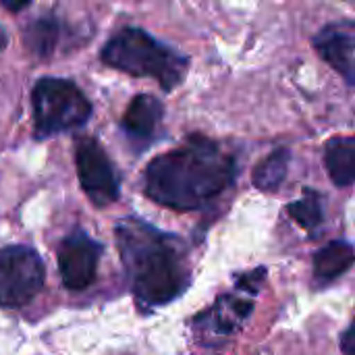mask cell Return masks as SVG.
Segmentation results:
<instances>
[{
	"instance_id": "cell-1",
	"label": "cell",
	"mask_w": 355,
	"mask_h": 355,
	"mask_svg": "<svg viewBox=\"0 0 355 355\" xmlns=\"http://www.w3.org/2000/svg\"><path fill=\"white\" fill-rule=\"evenodd\" d=\"M235 177V158L212 139L196 133L148 164L144 191L156 204L187 212L223 193Z\"/></svg>"
},
{
	"instance_id": "cell-2",
	"label": "cell",
	"mask_w": 355,
	"mask_h": 355,
	"mask_svg": "<svg viewBox=\"0 0 355 355\" xmlns=\"http://www.w3.org/2000/svg\"><path fill=\"white\" fill-rule=\"evenodd\" d=\"M114 237L129 287L141 308L166 306L185 293L191 272L181 239L137 218L121 220Z\"/></svg>"
},
{
	"instance_id": "cell-3",
	"label": "cell",
	"mask_w": 355,
	"mask_h": 355,
	"mask_svg": "<svg viewBox=\"0 0 355 355\" xmlns=\"http://www.w3.org/2000/svg\"><path fill=\"white\" fill-rule=\"evenodd\" d=\"M102 62L135 77H152L162 89L177 87L189 67V58L158 42L139 27H125L112 35L100 54Z\"/></svg>"
},
{
	"instance_id": "cell-4",
	"label": "cell",
	"mask_w": 355,
	"mask_h": 355,
	"mask_svg": "<svg viewBox=\"0 0 355 355\" xmlns=\"http://www.w3.org/2000/svg\"><path fill=\"white\" fill-rule=\"evenodd\" d=\"M31 104L37 139L79 129L92 116V102L71 79L42 77L31 92Z\"/></svg>"
},
{
	"instance_id": "cell-5",
	"label": "cell",
	"mask_w": 355,
	"mask_h": 355,
	"mask_svg": "<svg viewBox=\"0 0 355 355\" xmlns=\"http://www.w3.org/2000/svg\"><path fill=\"white\" fill-rule=\"evenodd\" d=\"M46 266L40 254L27 245L0 250V306L17 310L27 306L44 287Z\"/></svg>"
},
{
	"instance_id": "cell-6",
	"label": "cell",
	"mask_w": 355,
	"mask_h": 355,
	"mask_svg": "<svg viewBox=\"0 0 355 355\" xmlns=\"http://www.w3.org/2000/svg\"><path fill=\"white\" fill-rule=\"evenodd\" d=\"M81 189L94 206H110L119 200V177L104 148L94 137H81L75 150Z\"/></svg>"
},
{
	"instance_id": "cell-7",
	"label": "cell",
	"mask_w": 355,
	"mask_h": 355,
	"mask_svg": "<svg viewBox=\"0 0 355 355\" xmlns=\"http://www.w3.org/2000/svg\"><path fill=\"white\" fill-rule=\"evenodd\" d=\"M56 258L62 285L71 291H81L96 281L98 264L102 258V245L85 233L77 231L60 243Z\"/></svg>"
},
{
	"instance_id": "cell-8",
	"label": "cell",
	"mask_w": 355,
	"mask_h": 355,
	"mask_svg": "<svg viewBox=\"0 0 355 355\" xmlns=\"http://www.w3.org/2000/svg\"><path fill=\"white\" fill-rule=\"evenodd\" d=\"M314 48L322 60L339 71L349 85L355 83V25L354 21H339L322 27L314 37Z\"/></svg>"
},
{
	"instance_id": "cell-9",
	"label": "cell",
	"mask_w": 355,
	"mask_h": 355,
	"mask_svg": "<svg viewBox=\"0 0 355 355\" xmlns=\"http://www.w3.org/2000/svg\"><path fill=\"white\" fill-rule=\"evenodd\" d=\"M162 116H164L162 102L150 94H139L129 102L123 114V129L133 139H150L160 127Z\"/></svg>"
},
{
	"instance_id": "cell-10",
	"label": "cell",
	"mask_w": 355,
	"mask_h": 355,
	"mask_svg": "<svg viewBox=\"0 0 355 355\" xmlns=\"http://www.w3.org/2000/svg\"><path fill=\"white\" fill-rule=\"evenodd\" d=\"M327 171L337 187H349L355 179V139L352 135L335 137L324 148Z\"/></svg>"
},
{
	"instance_id": "cell-11",
	"label": "cell",
	"mask_w": 355,
	"mask_h": 355,
	"mask_svg": "<svg viewBox=\"0 0 355 355\" xmlns=\"http://www.w3.org/2000/svg\"><path fill=\"white\" fill-rule=\"evenodd\" d=\"M354 264V248L347 241H331L314 256V277L322 283L345 275Z\"/></svg>"
},
{
	"instance_id": "cell-12",
	"label": "cell",
	"mask_w": 355,
	"mask_h": 355,
	"mask_svg": "<svg viewBox=\"0 0 355 355\" xmlns=\"http://www.w3.org/2000/svg\"><path fill=\"white\" fill-rule=\"evenodd\" d=\"M58 21L54 17H40L31 21L23 31V42L27 50L40 58H48L58 42Z\"/></svg>"
},
{
	"instance_id": "cell-13",
	"label": "cell",
	"mask_w": 355,
	"mask_h": 355,
	"mask_svg": "<svg viewBox=\"0 0 355 355\" xmlns=\"http://www.w3.org/2000/svg\"><path fill=\"white\" fill-rule=\"evenodd\" d=\"M289 160H291V152L287 148H279L272 154H268L254 171L252 181L260 191H277L281 187V183L287 177L289 171Z\"/></svg>"
},
{
	"instance_id": "cell-14",
	"label": "cell",
	"mask_w": 355,
	"mask_h": 355,
	"mask_svg": "<svg viewBox=\"0 0 355 355\" xmlns=\"http://www.w3.org/2000/svg\"><path fill=\"white\" fill-rule=\"evenodd\" d=\"M289 216L306 231H316L322 220H324V212H322V204H320V196L312 189H306L304 196L287 206Z\"/></svg>"
},
{
	"instance_id": "cell-15",
	"label": "cell",
	"mask_w": 355,
	"mask_h": 355,
	"mask_svg": "<svg viewBox=\"0 0 355 355\" xmlns=\"http://www.w3.org/2000/svg\"><path fill=\"white\" fill-rule=\"evenodd\" d=\"M341 347H343V352L345 355H354L355 349V331L354 327H349L345 333H343V337H341Z\"/></svg>"
},
{
	"instance_id": "cell-16",
	"label": "cell",
	"mask_w": 355,
	"mask_h": 355,
	"mask_svg": "<svg viewBox=\"0 0 355 355\" xmlns=\"http://www.w3.org/2000/svg\"><path fill=\"white\" fill-rule=\"evenodd\" d=\"M2 6L8 8V10H21V8H25V6H29V2H8V0H4Z\"/></svg>"
},
{
	"instance_id": "cell-17",
	"label": "cell",
	"mask_w": 355,
	"mask_h": 355,
	"mask_svg": "<svg viewBox=\"0 0 355 355\" xmlns=\"http://www.w3.org/2000/svg\"><path fill=\"white\" fill-rule=\"evenodd\" d=\"M6 44H8V33H6L4 27H0V50L6 48Z\"/></svg>"
}]
</instances>
